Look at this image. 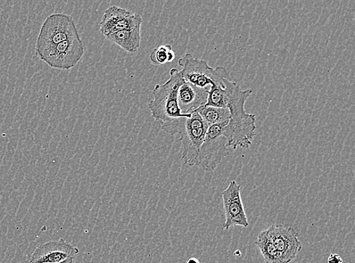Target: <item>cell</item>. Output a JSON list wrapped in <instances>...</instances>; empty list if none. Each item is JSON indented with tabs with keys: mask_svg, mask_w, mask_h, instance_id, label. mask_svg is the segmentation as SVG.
<instances>
[{
	"mask_svg": "<svg viewBox=\"0 0 355 263\" xmlns=\"http://www.w3.org/2000/svg\"><path fill=\"white\" fill-rule=\"evenodd\" d=\"M252 94V90H243L236 85L228 96L227 109L230 117L228 124L223 130L229 147L236 150L238 147L248 149L256 136V116L247 113L245 104Z\"/></svg>",
	"mask_w": 355,
	"mask_h": 263,
	"instance_id": "obj_1",
	"label": "cell"
},
{
	"mask_svg": "<svg viewBox=\"0 0 355 263\" xmlns=\"http://www.w3.org/2000/svg\"><path fill=\"white\" fill-rule=\"evenodd\" d=\"M185 80L180 70H170V78L163 85H156L153 90V100L148 103L153 118L161 124L169 123L191 114H181L178 102V90Z\"/></svg>",
	"mask_w": 355,
	"mask_h": 263,
	"instance_id": "obj_2",
	"label": "cell"
},
{
	"mask_svg": "<svg viewBox=\"0 0 355 263\" xmlns=\"http://www.w3.org/2000/svg\"><path fill=\"white\" fill-rule=\"evenodd\" d=\"M80 37L71 16L64 13L49 15L40 28L36 43V53L42 55L63 41Z\"/></svg>",
	"mask_w": 355,
	"mask_h": 263,
	"instance_id": "obj_3",
	"label": "cell"
},
{
	"mask_svg": "<svg viewBox=\"0 0 355 263\" xmlns=\"http://www.w3.org/2000/svg\"><path fill=\"white\" fill-rule=\"evenodd\" d=\"M208 128L209 126L197 112L183 118L180 122L177 134L180 135V141L182 144L181 158L186 165L198 166L200 148Z\"/></svg>",
	"mask_w": 355,
	"mask_h": 263,
	"instance_id": "obj_4",
	"label": "cell"
},
{
	"mask_svg": "<svg viewBox=\"0 0 355 263\" xmlns=\"http://www.w3.org/2000/svg\"><path fill=\"white\" fill-rule=\"evenodd\" d=\"M178 65L182 68L180 71L186 82L208 92L212 86L229 78V73L225 67L212 69L207 62L195 58L191 53H186L181 57Z\"/></svg>",
	"mask_w": 355,
	"mask_h": 263,
	"instance_id": "obj_5",
	"label": "cell"
},
{
	"mask_svg": "<svg viewBox=\"0 0 355 263\" xmlns=\"http://www.w3.org/2000/svg\"><path fill=\"white\" fill-rule=\"evenodd\" d=\"M225 127L221 125L209 127L200 148L197 167L208 172L213 171L229 155L228 142L223 133Z\"/></svg>",
	"mask_w": 355,
	"mask_h": 263,
	"instance_id": "obj_6",
	"label": "cell"
},
{
	"mask_svg": "<svg viewBox=\"0 0 355 263\" xmlns=\"http://www.w3.org/2000/svg\"><path fill=\"white\" fill-rule=\"evenodd\" d=\"M85 54V46L80 37L63 41L39 56L53 69L68 70L76 67Z\"/></svg>",
	"mask_w": 355,
	"mask_h": 263,
	"instance_id": "obj_7",
	"label": "cell"
},
{
	"mask_svg": "<svg viewBox=\"0 0 355 263\" xmlns=\"http://www.w3.org/2000/svg\"><path fill=\"white\" fill-rule=\"evenodd\" d=\"M267 230L282 262L294 260L302 249L299 233L293 227L283 225L271 226Z\"/></svg>",
	"mask_w": 355,
	"mask_h": 263,
	"instance_id": "obj_8",
	"label": "cell"
},
{
	"mask_svg": "<svg viewBox=\"0 0 355 263\" xmlns=\"http://www.w3.org/2000/svg\"><path fill=\"white\" fill-rule=\"evenodd\" d=\"M241 186L236 180H232L222 192L223 203L225 211V223L223 230H228L234 226H249L241 194Z\"/></svg>",
	"mask_w": 355,
	"mask_h": 263,
	"instance_id": "obj_9",
	"label": "cell"
},
{
	"mask_svg": "<svg viewBox=\"0 0 355 263\" xmlns=\"http://www.w3.org/2000/svg\"><path fill=\"white\" fill-rule=\"evenodd\" d=\"M142 23L141 15L112 6L105 11L100 28L102 34L107 37L114 33L141 26Z\"/></svg>",
	"mask_w": 355,
	"mask_h": 263,
	"instance_id": "obj_10",
	"label": "cell"
},
{
	"mask_svg": "<svg viewBox=\"0 0 355 263\" xmlns=\"http://www.w3.org/2000/svg\"><path fill=\"white\" fill-rule=\"evenodd\" d=\"M79 253L77 246L62 238L38 246L31 255L30 263H60L70 258L76 259Z\"/></svg>",
	"mask_w": 355,
	"mask_h": 263,
	"instance_id": "obj_11",
	"label": "cell"
},
{
	"mask_svg": "<svg viewBox=\"0 0 355 263\" xmlns=\"http://www.w3.org/2000/svg\"><path fill=\"white\" fill-rule=\"evenodd\" d=\"M209 92L197 87L188 82L180 86L178 90V102L181 114H189L205 105L208 101Z\"/></svg>",
	"mask_w": 355,
	"mask_h": 263,
	"instance_id": "obj_12",
	"label": "cell"
},
{
	"mask_svg": "<svg viewBox=\"0 0 355 263\" xmlns=\"http://www.w3.org/2000/svg\"><path fill=\"white\" fill-rule=\"evenodd\" d=\"M130 53L138 51L141 41V26L121 31L106 37Z\"/></svg>",
	"mask_w": 355,
	"mask_h": 263,
	"instance_id": "obj_13",
	"label": "cell"
},
{
	"mask_svg": "<svg viewBox=\"0 0 355 263\" xmlns=\"http://www.w3.org/2000/svg\"><path fill=\"white\" fill-rule=\"evenodd\" d=\"M202 120L209 126L221 125L226 126L230 120V111L226 108H214L211 105H202L196 111Z\"/></svg>",
	"mask_w": 355,
	"mask_h": 263,
	"instance_id": "obj_14",
	"label": "cell"
},
{
	"mask_svg": "<svg viewBox=\"0 0 355 263\" xmlns=\"http://www.w3.org/2000/svg\"><path fill=\"white\" fill-rule=\"evenodd\" d=\"M255 245L257 246L266 263H283L267 229L260 232L255 241Z\"/></svg>",
	"mask_w": 355,
	"mask_h": 263,
	"instance_id": "obj_15",
	"label": "cell"
},
{
	"mask_svg": "<svg viewBox=\"0 0 355 263\" xmlns=\"http://www.w3.org/2000/svg\"><path fill=\"white\" fill-rule=\"evenodd\" d=\"M175 56L172 46L170 44H165L155 48L150 53V59L153 65H161L173 62Z\"/></svg>",
	"mask_w": 355,
	"mask_h": 263,
	"instance_id": "obj_16",
	"label": "cell"
},
{
	"mask_svg": "<svg viewBox=\"0 0 355 263\" xmlns=\"http://www.w3.org/2000/svg\"><path fill=\"white\" fill-rule=\"evenodd\" d=\"M343 260L338 254H331L328 258V263H343Z\"/></svg>",
	"mask_w": 355,
	"mask_h": 263,
	"instance_id": "obj_17",
	"label": "cell"
},
{
	"mask_svg": "<svg viewBox=\"0 0 355 263\" xmlns=\"http://www.w3.org/2000/svg\"><path fill=\"white\" fill-rule=\"evenodd\" d=\"M187 263H200V262L199 260H198L196 258H191V259L188 260Z\"/></svg>",
	"mask_w": 355,
	"mask_h": 263,
	"instance_id": "obj_18",
	"label": "cell"
},
{
	"mask_svg": "<svg viewBox=\"0 0 355 263\" xmlns=\"http://www.w3.org/2000/svg\"><path fill=\"white\" fill-rule=\"evenodd\" d=\"M76 259L74 258H70L69 260H66L65 261L60 262V263H76Z\"/></svg>",
	"mask_w": 355,
	"mask_h": 263,
	"instance_id": "obj_19",
	"label": "cell"
}]
</instances>
